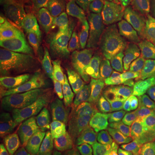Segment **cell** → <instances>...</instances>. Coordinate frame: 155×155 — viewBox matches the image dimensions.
<instances>
[{"mask_svg":"<svg viewBox=\"0 0 155 155\" xmlns=\"http://www.w3.org/2000/svg\"><path fill=\"white\" fill-rule=\"evenodd\" d=\"M76 125L66 110L0 98L2 153H29L72 140Z\"/></svg>","mask_w":155,"mask_h":155,"instance_id":"1","label":"cell"},{"mask_svg":"<svg viewBox=\"0 0 155 155\" xmlns=\"http://www.w3.org/2000/svg\"><path fill=\"white\" fill-rule=\"evenodd\" d=\"M150 50L147 40L140 35L138 50L133 61L127 65L116 61L107 69L99 86L101 105L106 114L124 118H134L138 114L140 104L135 92Z\"/></svg>","mask_w":155,"mask_h":155,"instance_id":"2","label":"cell"},{"mask_svg":"<svg viewBox=\"0 0 155 155\" xmlns=\"http://www.w3.org/2000/svg\"><path fill=\"white\" fill-rule=\"evenodd\" d=\"M0 91L5 97L31 105L66 110L68 104L52 81L48 71L2 79Z\"/></svg>","mask_w":155,"mask_h":155,"instance_id":"3","label":"cell"},{"mask_svg":"<svg viewBox=\"0 0 155 155\" xmlns=\"http://www.w3.org/2000/svg\"><path fill=\"white\" fill-rule=\"evenodd\" d=\"M6 19L12 35L22 44L41 54L53 29L47 10L34 3L6 10Z\"/></svg>","mask_w":155,"mask_h":155,"instance_id":"4","label":"cell"},{"mask_svg":"<svg viewBox=\"0 0 155 155\" xmlns=\"http://www.w3.org/2000/svg\"><path fill=\"white\" fill-rule=\"evenodd\" d=\"M0 42V80L48 71L41 61L3 29Z\"/></svg>","mask_w":155,"mask_h":155,"instance_id":"5","label":"cell"},{"mask_svg":"<svg viewBox=\"0 0 155 155\" xmlns=\"http://www.w3.org/2000/svg\"><path fill=\"white\" fill-rule=\"evenodd\" d=\"M74 39L80 51L91 67H97L108 55V35L91 16L80 17L72 27Z\"/></svg>","mask_w":155,"mask_h":155,"instance_id":"6","label":"cell"},{"mask_svg":"<svg viewBox=\"0 0 155 155\" xmlns=\"http://www.w3.org/2000/svg\"><path fill=\"white\" fill-rule=\"evenodd\" d=\"M54 65H68L82 72V64L75 47L74 39L68 27L58 26L45 41L41 54Z\"/></svg>","mask_w":155,"mask_h":155,"instance_id":"7","label":"cell"},{"mask_svg":"<svg viewBox=\"0 0 155 155\" xmlns=\"http://www.w3.org/2000/svg\"><path fill=\"white\" fill-rule=\"evenodd\" d=\"M134 4L132 0H99L95 19L104 33L112 35L132 20Z\"/></svg>","mask_w":155,"mask_h":155,"instance_id":"8","label":"cell"},{"mask_svg":"<svg viewBox=\"0 0 155 155\" xmlns=\"http://www.w3.org/2000/svg\"><path fill=\"white\" fill-rule=\"evenodd\" d=\"M139 47V37L131 24H127L116 33L109 35L107 39L108 54H115L122 64H129L136 55Z\"/></svg>","mask_w":155,"mask_h":155,"instance_id":"9","label":"cell"},{"mask_svg":"<svg viewBox=\"0 0 155 155\" xmlns=\"http://www.w3.org/2000/svg\"><path fill=\"white\" fill-rule=\"evenodd\" d=\"M84 132L88 142L98 155H108L107 138L99 107L95 97L89 98L88 110L84 122Z\"/></svg>","mask_w":155,"mask_h":155,"instance_id":"10","label":"cell"},{"mask_svg":"<svg viewBox=\"0 0 155 155\" xmlns=\"http://www.w3.org/2000/svg\"><path fill=\"white\" fill-rule=\"evenodd\" d=\"M56 81L66 96L68 104L72 108L75 105L78 91L82 82V72H78L73 67L68 65L54 66Z\"/></svg>","mask_w":155,"mask_h":155,"instance_id":"11","label":"cell"},{"mask_svg":"<svg viewBox=\"0 0 155 155\" xmlns=\"http://www.w3.org/2000/svg\"><path fill=\"white\" fill-rule=\"evenodd\" d=\"M132 23L140 32L155 38V9L150 0H140L134 7Z\"/></svg>","mask_w":155,"mask_h":155,"instance_id":"12","label":"cell"},{"mask_svg":"<svg viewBox=\"0 0 155 155\" xmlns=\"http://www.w3.org/2000/svg\"><path fill=\"white\" fill-rule=\"evenodd\" d=\"M108 155H129L122 130V122L112 118L104 123Z\"/></svg>","mask_w":155,"mask_h":155,"instance_id":"13","label":"cell"},{"mask_svg":"<svg viewBox=\"0 0 155 155\" xmlns=\"http://www.w3.org/2000/svg\"><path fill=\"white\" fill-rule=\"evenodd\" d=\"M99 0H62L65 19L67 24L73 26L80 17L94 16Z\"/></svg>","mask_w":155,"mask_h":155,"instance_id":"14","label":"cell"},{"mask_svg":"<svg viewBox=\"0 0 155 155\" xmlns=\"http://www.w3.org/2000/svg\"><path fill=\"white\" fill-rule=\"evenodd\" d=\"M135 97L140 105L155 100V67L151 62L147 61L145 66L137 84Z\"/></svg>","mask_w":155,"mask_h":155,"instance_id":"15","label":"cell"},{"mask_svg":"<svg viewBox=\"0 0 155 155\" xmlns=\"http://www.w3.org/2000/svg\"><path fill=\"white\" fill-rule=\"evenodd\" d=\"M142 126L151 142L155 145V101H150L142 108Z\"/></svg>","mask_w":155,"mask_h":155,"instance_id":"16","label":"cell"},{"mask_svg":"<svg viewBox=\"0 0 155 155\" xmlns=\"http://www.w3.org/2000/svg\"><path fill=\"white\" fill-rule=\"evenodd\" d=\"M135 155H155V145L141 137L134 140Z\"/></svg>","mask_w":155,"mask_h":155,"instance_id":"17","label":"cell"},{"mask_svg":"<svg viewBox=\"0 0 155 155\" xmlns=\"http://www.w3.org/2000/svg\"><path fill=\"white\" fill-rule=\"evenodd\" d=\"M65 151L58 147H50L29 153H8L1 155H62Z\"/></svg>","mask_w":155,"mask_h":155,"instance_id":"18","label":"cell"},{"mask_svg":"<svg viewBox=\"0 0 155 155\" xmlns=\"http://www.w3.org/2000/svg\"><path fill=\"white\" fill-rule=\"evenodd\" d=\"M62 155H90V153L79 140H75L69 144Z\"/></svg>","mask_w":155,"mask_h":155,"instance_id":"19","label":"cell"},{"mask_svg":"<svg viewBox=\"0 0 155 155\" xmlns=\"http://www.w3.org/2000/svg\"><path fill=\"white\" fill-rule=\"evenodd\" d=\"M32 3V0H1V7L2 9L7 10L11 7L28 5Z\"/></svg>","mask_w":155,"mask_h":155,"instance_id":"20","label":"cell"},{"mask_svg":"<svg viewBox=\"0 0 155 155\" xmlns=\"http://www.w3.org/2000/svg\"><path fill=\"white\" fill-rule=\"evenodd\" d=\"M61 1V0H32L35 5L41 6L46 10H48L50 7L57 5Z\"/></svg>","mask_w":155,"mask_h":155,"instance_id":"21","label":"cell"},{"mask_svg":"<svg viewBox=\"0 0 155 155\" xmlns=\"http://www.w3.org/2000/svg\"><path fill=\"white\" fill-rule=\"evenodd\" d=\"M150 2H151V4H152V5L154 7L155 9V0H150Z\"/></svg>","mask_w":155,"mask_h":155,"instance_id":"22","label":"cell"},{"mask_svg":"<svg viewBox=\"0 0 155 155\" xmlns=\"http://www.w3.org/2000/svg\"><path fill=\"white\" fill-rule=\"evenodd\" d=\"M128 152H129V155H134V153H133V151H132L131 149L128 150Z\"/></svg>","mask_w":155,"mask_h":155,"instance_id":"23","label":"cell"},{"mask_svg":"<svg viewBox=\"0 0 155 155\" xmlns=\"http://www.w3.org/2000/svg\"><path fill=\"white\" fill-rule=\"evenodd\" d=\"M132 1H133L134 4H136V3H138L140 0H132Z\"/></svg>","mask_w":155,"mask_h":155,"instance_id":"24","label":"cell"}]
</instances>
